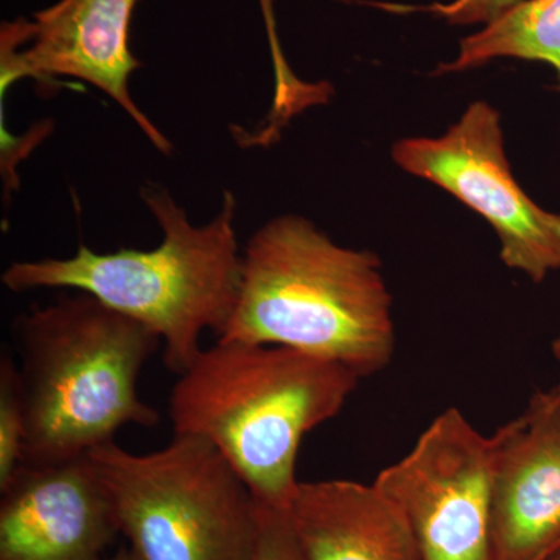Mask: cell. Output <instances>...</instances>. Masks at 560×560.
<instances>
[{
  "instance_id": "cell-1",
  "label": "cell",
  "mask_w": 560,
  "mask_h": 560,
  "mask_svg": "<svg viewBox=\"0 0 560 560\" xmlns=\"http://www.w3.org/2000/svg\"><path fill=\"white\" fill-rule=\"evenodd\" d=\"M361 378L285 346L217 340L178 375L173 433L208 441L261 506L290 512L301 442L340 415Z\"/></svg>"
},
{
  "instance_id": "cell-2",
  "label": "cell",
  "mask_w": 560,
  "mask_h": 560,
  "mask_svg": "<svg viewBox=\"0 0 560 560\" xmlns=\"http://www.w3.org/2000/svg\"><path fill=\"white\" fill-rule=\"evenodd\" d=\"M140 197L162 231L156 248L97 253L81 243L68 259L14 261L2 283L16 293L70 289L91 294L158 335L165 368L180 375L200 355L202 334L219 338L237 304V200L224 191L220 212L197 226L162 187L143 186Z\"/></svg>"
},
{
  "instance_id": "cell-3",
  "label": "cell",
  "mask_w": 560,
  "mask_h": 560,
  "mask_svg": "<svg viewBox=\"0 0 560 560\" xmlns=\"http://www.w3.org/2000/svg\"><path fill=\"white\" fill-rule=\"evenodd\" d=\"M390 304L374 253L337 245L290 213L249 238L237 304L217 340L285 346L366 378L396 353Z\"/></svg>"
},
{
  "instance_id": "cell-4",
  "label": "cell",
  "mask_w": 560,
  "mask_h": 560,
  "mask_svg": "<svg viewBox=\"0 0 560 560\" xmlns=\"http://www.w3.org/2000/svg\"><path fill=\"white\" fill-rule=\"evenodd\" d=\"M25 410L24 463H61L114 442L127 425L153 429L140 372L161 338L91 294L33 305L14 320Z\"/></svg>"
},
{
  "instance_id": "cell-5",
  "label": "cell",
  "mask_w": 560,
  "mask_h": 560,
  "mask_svg": "<svg viewBox=\"0 0 560 560\" xmlns=\"http://www.w3.org/2000/svg\"><path fill=\"white\" fill-rule=\"evenodd\" d=\"M88 456L139 560H256L259 503L208 441L175 434L145 455L108 442Z\"/></svg>"
},
{
  "instance_id": "cell-6",
  "label": "cell",
  "mask_w": 560,
  "mask_h": 560,
  "mask_svg": "<svg viewBox=\"0 0 560 560\" xmlns=\"http://www.w3.org/2000/svg\"><path fill=\"white\" fill-rule=\"evenodd\" d=\"M393 158L405 172L436 184L488 221L511 270L544 282L560 270V215L539 208L512 175L499 110L471 103L441 138L404 139Z\"/></svg>"
},
{
  "instance_id": "cell-7",
  "label": "cell",
  "mask_w": 560,
  "mask_h": 560,
  "mask_svg": "<svg viewBox=\"0 0 560 560\" xmlns=\"http://www.w3.org/2000/svg\"><path fill=\"white\" fill-rule=\"evenodd\" d=\"M492 436L448 408L374 485L404 512L423 560H492Z\"/></svg>"
},
{
  "instance_id": "cell-8",
  "label": "cell",
  "mask_w": 560,
  "mask_h": 560,
  "mask_svg": "<svg viewBox=\"0 0 560 560\" xmlns=\"http://www.w3.org/2000/svg\"><path fill=\"white\" fill-rule=\"evenodd\" d=\"M139 0H58L33 21L3 22L0 32L2 88L32 77L84 81L117 103L161 153L173 145L132 101L130 79L142 68L131 50V22Z\"/></svg>"
},
{
  "instance_id": "cell-9",
  "label": "cell",
  "mask_w": 560,
  "mask_h": 560,
  "mask_svg": "<svg viewBox=\"0 0 560 560\" xmlns=\"http://www.w3.org/2000/svg\"><path fill=\"white\" fill-rule=\"evenodd\" d=\"M0 493V560H108L120 536L88 455L22 464Z\"/></svg>"
},
{
  "instance_id": "cell-10",
  "label": "cell",
  "mask_w": 560,
  "mask_h": 560,
  "mask_svg": "<svg viewBox=\"0 0 560 560\" xmlns=\"http://www.w3.org/2000/svg\"><path fill=\"white\" fill-rule=\"evenodd\" d=\"M490 436V556L534 559L560 544V385Z\"/></svg>"
},
{
  "instance_id": "cell-11",
  "label": "cell",
  "mask_w": 560,
  "mask_h": 560,
  "mask_svg": "<svg viewBox=\"0 0 560 560\" xmlns=\"http://www.w3.org/2000/svg\"><path fill=\"white\" fill-rule=\"evenodd\" d=\"M290 521L305 560H423L404 512L374 482L301 481Z\"/></svg>"
},
{
  "instance_id": "cell-12",
  "label": "cell",
  "mask_w": 560,
  "mask_h": 560,
  "mask_svg": "<svg viewBox=\"0 0 560 560\" xmlns=\"http://www.w3.org/2000/svg\"><path fill=\"white\" fill-rule=\"evenodd\" d=\"M497 58L540 61L558 72L560 91V0H521L480 33L460 40L456 60L436 73L463 72Z\"/></svg>"
},
{
  "instance_id": "cell-13",
  "label": "cell",
  "mask_w": 560,
  "mask_h": 560,
  "mask_svg": "<svg viewBox=\"0 0 560 560\" xmlns=\"http://www.w3.org/2000/svg\"><path fill=\"white\" fill-rule=\"evenodd\" d=\"M25 410L20 370L9 350L0 359V489L24 463Z\"/></svg>"
},
{
  "instance_id": "cell-14",
  "label": "cell",
  "mask_w": 560,
  "mask_h": 560,
  "mask_svg": "<svg viewBox=\"0 0 560 560\" xmlns=\"http://www.w3.org/2000/svg\"><path fill=\"white\" fill-rule=\"evenodd\" d=\"M260 508V539L256 560H305L290 512Z\"/></svg>"
},
{
  "instance_id": "cell-15",
  "label": "cell",
  "mask_w": 560,
  "mask_h": 560,
  "mask_svg": "<svg viewBox=\"0 0 560 560\" xmlns=\"http://www.w3.org/2000/svg\"><path fill=\"white\" fill-rule=\"evenodd\" d=\"M521 0H453L448 3H433L427 7L430 13L438 14L451 24H485L499 20Z\"/></svg>"
},
{
  "instance_id": "cell-16",
  "label": "cell",
  "mask_w": 560,
  "mask_h": 560,
  "mask_svg": "<svg viewBox=\"0 0 560 560\" xmlns=\"http://www.w3.org/2000/svg\"><path fill=\"white\" fill-rule=\"evenodd\" d=\"M261 16H264L265 27H267L268 43H270L272 69L276 77H285L290 72L289 62L283 55L282 46L276 27L275 0H259Z\"/></svg>"
},
{
  "instance_id": "cell-17",
  "label": "cell",
  "mask_w": 560,
  "mask_h": 560,
  "mask_svg": "<svg viewBox=\"0 0 560 560\" xmlns=\"http://www.w3.org/2000/svg\"><path fill=\"white\" fill-rule=\"evenodd\" d=\"M108 560H139V558L130 550V547H121Z\"/></svg>"
},
{
  "instance_id": "cell-18",
  "label": "cell",
  "mask_w": 560,
  "mask_h": 560,
  "mask_svg": "<svg viewBox=\"0 0 560 560\" xmlns=\"http://www.w3.org/2000/svg\"><path fill=\"white\" fill-rule=\"evenodd\" d=\"M560 550V544L556 545V547L550 548V550H547L545 552H541V555L536 556V558L530 560H550L551 556H555L556 552Z\"/></svg>"
},
{
  "instance_id": "cell-19",
  "label": "cell",
  "mask_w": 560,
  "mask_h": 560,
  "mask_svg": "<svg viewBox=\"0 0 560 560\" xmlns=\"http://www.w3.org/2000/svg\"><path fill=\"white\" fill-rule=\"evenodd\" d=\"M551 352L552 355H555V359L560 363V337L556 338V340L551 342Z\"/></svg>"
},
{
  "instance_id": "cell-20",
  "label": "cell",
  "mask_w": 560,
  "mask_h": 560,
  "mask_svg": "<svg viewBox=\"0 0 560 560\" xmlns=\"http://www.w3.org/2000/svg\"><path fill=\"white\" fill-rule=\"evenodd\" d=\"M550 560H560V550L558 552H556L555 556H551Z\"/></svg>"
}]
</instances>
